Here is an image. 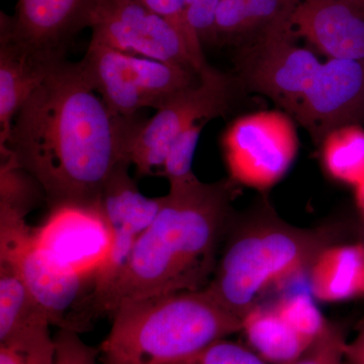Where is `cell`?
Returning <instances> with one entry per match:
<instances>
[{
    "mask_svg": "<svg viewBox=\"0 0 364 364\" xmlns=\"http://www.w3.org/2000/svg\"><path fill=\"white\" fill-rule=\"evenodd\" d=\"M346 345L343 330L328 324L305 353L291 364H344Z\"/></svg>",
    "mask_w": 364,
    "mask_h": 364,
    "instance_id": "d4e9b609",
    "label": "cell"
},
{
    "mask_svg": "<svg viewBox=\"0 0 364 364\" xmlns=\"http://www.w3.org/2000/svg\"><path fill=\"white\" fill-rule=\"evenodd\" d=\"M236 80L208 65L200 74L198 85L173 95L157 109L132 142L129 160L138 176L161 174L170 147L177 136L202 119L225 116L235 97Z\"/></svg>",
    "mask_w": 364,
    "mask_h": 364,
    "instance_id": "8992f818",
    "label": "cell"
},
{
    "mask_svg": "<svg viewBox=\"0 0 364 364\" xmlns=\"http://www.w3.org/2000/svg\"><path fill=\"white\" fill-rule=\"evenodd\" d=\"M0 262L16 273L44 306L52 325L69 328L72 314L90 294L91 284L55 267L40 250L25 215L0 205Z\"/></svg>",
    "mask_w": 364,
    "mask_h": 364,
    "instance_id": "ba28073f",
    "label": "cell"
},
{
    "mask_svg": "<svg viewBox=\"0 0 364 364\" xmlns=\"http://www.w3.org/2000/svg\"><path fill=\"white\" fill-rule=\"evenodd\" d=\"M102 0H18L16 16H0V39L49 61L66 59L72 38L91 28Z\"/></svg>",
    "mask_w": 364,
    "mask_h": 364,
    "instance_id": "4fadbf2b",
    "label": "cell"
},
{
    "mask_svg": "<svg viewBox=\"0 0 364 364\" xmlns=\"http://www.w3.org/2000/svg\"><path fill=\"white\" fill-rule=\"evenodd\" d=\"M91 30L93 42L200 75V67L178 31L139 0H102Z\"/></svg>",
    "mask_w": 364,
    "mask_h": 364,
    "instance_id": "30bf717a",
    "label": "cell"
},
{
    "mask_svg": "<svg viewBox=\"0 0 364 364\" xmlns=\"http://www.w3.org/2000/svg\"><path fill=\"white\" fill-rule=\"evenodd\" d=\"M81 63L95 92L112 112L124 117H135L144 107L161 109L173 95L200 82L195 71L93 41Z\"/></svg>",
    "mask_w": 364,
    "mask_h": 364,
    "instance_id": "5b68a950",
    "label": "cell"
},
{
    "mask_svg": "<svg viewBox=\"0 0 364 364\" xmlns=\"http://www.w3.org/2000/svg\"><path fill=\"white\" fill-rule=\"evenodd\" d=\"M100 346L105 364H178L195 360L210 345L242 332V318L207 289L121 304Z\"/></svg>",
    "mask_w": 364,
    "mask_h": 364,
    "instance_id": "3957f363",
    "label": "cell"
},
{
    "mask_svg": "<svg viewBox=\"0 0 364 364\" xmlns=\"http://www.w3.org/2000/svg\"><path fill=\"white\" fill-rule=\"evenodd\" d=\"M294 36L330 59L364 60V4L356 0H298L289 18Z\"/></svg>",
    "mask_w": 364,
    "mask_h": 364,
    "instance_id": "2e32d148",
    "label": "cell"
},
{
    "mask_svg": "<svg viewBox=\"0 0 364 364\" xmlns=\"http://www.w3.org/2000/svg\"><path fill=\"white\" fill-rule=\"evenodd\" d=\"M222 148L232 181L265 191L286 176L293 164L298 134L284 112H254L228 127Z\"/></svg>",
    "mask_w": 364,
    "mask_h": 364,
    "instance_id": "52a82bcc",
    "label": "cell"
},
{
    "mask_svg": "<svg viewBox=\"0 0 364 364\" xmlns=\"http://www.w3.org/2000/svg\"><path fill=\"white\" fill-rule=\"evenodd\" d=\"M196 364H267L258 354L223 339L210 345L195 359Z\"/></svg>",
    "mask_w": 364,
    "mask_h": 364,
    "instance_id": "83f0119b",
    "label": "cell"
},
{
    "mask_svg": "<svg viewBox=\"0 0 364 364\" xmlns=\"http://www.w3.org/2000/svg\"><path fill=\"white\" fill-rule=\"evenodd\" d=\"M0 364H28L20 354L0 346Z\"/></svg>",
    "mask_w": 364,
    "mask_h": 364,
    "instance_id": "f546056e",
    "label": "cell"
},
{
    "mask_svg": "<svg viewBox=\"0 0 364 364\" xmlns=\"http://www.w3.org/2000/svg\"><path fill=\"white\" fill-rule=\"evenodd\" d=\"M249 31L244 0H221L215 13L217 41L231 40Z\"/></svg>",
    "mask_w": 364,
    "mask_h": 364,
    "instance_id": "4316f807",
    "label": "cell"
},
{
    "mask_svg": "<svg viewBox=\"0 0 364 364\" xmlns=\"http://www.w3.org/2000/svg\"><path fill=\"white\" fill-rule=\"evenodd\" d=\"M356 1L361 2V4H364V0H356Z\"/></svg>",
    "mask_w": 364,
    "mask_h": 364,
    "instance_id": "d6a6232c",
    "label": "cell"
},
{
    "mask_svg": "<svg viewBox=\"0 0 364 364\" xmlns=\"http://www.w3.org/2000/svg\"><path fill=\"white\" fill-rule=\"evenodd\" d=\"M54 364H97L100 350L86 344L79 332L70 328H59L55 335Z\"/></svg>",
    "mask_w": 364,
    "mask_h": 364,
    "instance_id": "484cf974",
    "label": "cell"
},
{
    "mask_svg": "<svg viewBox=\"0 0 364 364\" xmlns=\"http://www.w3.org/2000/svg\"><path fill=\"white\" fill-rule=\"evenodd\" d=\"M57 62L14 41L0 39V149L6 147L21 107Z\"/></svg>",
    "mask_w": 364,
    "mask_h": 364,
    "instance_id": "e0dca14e",
    "label": "cell"
},
{
    "mask_svg": "<svg viewBox=\"0 0 364 364\" xmlns=\"http://www.w3.org/2000/svg\"><path fill=\"white\" fill-rule=\"evenodd\" d=\"M326 247L322 232L262 225L228 245L205 289L224 308L243 318L263 291L311 267Z\"/></svg>",
    "mask_w": 364,
    "mask_h": 364,
    "instance_id": "277c9868",
    "label": "cell"
},
{
    "mask_svg": "<svg viewBox=\"0 0 364 364\" xmlns=\"http://www.w3.org/2000/svg\"><path fill=\"white\" fill-rule=\"evenodd\" d=\"M33 233L38 247L55 267L87 280L92 289L112 248L111 229L100 205L50 208Z\"/></svg>",
    "mask_w": 364,
    "mask_h": 364,
    "instance_id": "8fae6325",
    "label": "cell"
},
{
    "mask_svg": "<svg viewBox=\"0 0 364 364\" xmlns=\"http://www.w3.org/2000/svg\"><path fill=\"white\" fill-rule=\"evenodd\" d=\"M291 114L317 142L337 129L364 123V60L321 63Z\"/></svg>",
    "mask_w": 364,
    "mask_h": 364,
    "instance_id": "7c38bea8",
    "label": "cell"
},
{
    "mask_svg": "<svg viewBox=\"0 0 364 364\" xmlns=\"http://www.w3.org/2000/svg\"><path fill=\"white\" fill-rule=\"evenodd\" d=\"M208 119H202L191 124L177 136L170 147L161 174L170 184L181 183L196 177L193 171V160L200 133Z\"/></svg>",
    "mask_w": 364,
    "mask_h": 364,
    "instance_id": "603a6c76",
    "label": "cell"
},
{
    "mask_svg": "<svg viewBox=\"0 0 364 364\" xmlns=\"http://www.w3.org/2000/svg\"><path fill=\"white\" fill-rule=\"evenodd\" d=\"M242 332L258 355L270 364H291L312 345L294 331L272 306L251 309L242 318Z\"/></svg>",
    "mask_w": 364,
    "mask_h": 364,
    "instance_id": "d6986e66",
    "label": "cell"
},
{
    "mask_svg": "<svg viewBox=\"0 0 364 364\" xmlns=\"http://www.w3.org/2000/svg\"><path fill=\"white\" fill-rule=\"evenodd\" d=\"M45 200L42 186L35 177L21 168L11 155H1L0 205L25 215Z\"/></svg>",
    "mask_w": 364,
    "mask_h": 364,
    "instance_id": "44dd1931",
    "label": "cell"
},
{
    "mask_svg": "<svg viewBox=\"0 0 364 364\" xmlns=\"http://www.w3.org/2000/svg\"><path fill=\"white\" fill-rule=\"evenodd\" d=\"M49 315L6 263L0 262V346L28 364H54L55 339Z\"/></svg>",
    "mask_w": 364,
    "mask_h": 364,
    "instance_id": "9a60e30c",
    "label": "cell"
},
{
    "mask_svg": "<svg viewBox=\"0 0 364 364\" xmlns=\"http://www.w3.org/2000/svg\"><path fill=\"white\" fill-rule=\"evenodd\" d=\"M345 360L349 364H364V324L353 341L347 342Z\"/></svg>",
    "mask_w": 364,
    "mask_h": 364,
    "instance_id": "f1b7e54d",
    "label": "cell"
},
{
    "mask_svg": "<svg viewBox=\"0 0 364 364\" xmlns=\"http://www.w3.org/2000/svg\"><path fill=\"white\" fill-rule=\"evenodd\" d=\"M155 14H159L174 28L186 40L200 72L208 66L203 56L202 43L189 26L186 16V0H139Z\"/></svg>",
    "mask_w": 364,
    "mask_h": 364,
    "instance_id": "cb8c5ba5",
    "label": "cell"
},
{
    "mask_svg": "<svg viewBox=\"0 0 364 364\" xmlns=\"http://www.w3.org/2000/svg\"><path fill=\"white\" fill-rule=\"evenodd\" d=\"M356 188V202H358V205L359 208H360L361 212L364 215V178L363 181L359 182Z\"/></svg>",
    "mask_w": 364,
    "mask_h": 364,
    "instance_id": "4dcf8cb0",
    "label": "cell"
},
{
    "mask_svg": "<svg viewBox=\"0 0 364 364\" xmlns=\"http://www.w3.org/2000/svg\"><path fill=\"white\" fill-rule=\"evenodd\" d=\"M313 296L325 303L346 301L364 293V247L327 246L311 265Z\"/></svg>",
    "mask_w": 364,
    "mask_h": 364,
    "instance_id": "ac0fdd59",
    "label": "cell"
},
{
    "mask_svg": "<svg viewBox=\"0 0 364 364\" xmlns=\"http://www.w3.org/2000/svg\"><path fill=\"white\" fill-rule=\"evenodd\" d=\"M144 122L112 112L81 61L63 59L21 107L0 152L37 179L50 208L98 205L112 173L130 162L132 142Z\"/></svg>",
    "mask_w": 364,
    "mask_h": 364,
    "instance_id": "6da1fadb",
    "label": "cell"
},
{
    "mask_svg": "<svg viewBox=\"0 0 364 364\" xmlns=\"http://www.w3.org/2000/svg\"><path fill=\"white\" fill-rule=\"evenodd\" d=\"M130 165V162H124L117 167L100 196L98 205L111 229L112 248L85 301L104 291L114 279L136 242L152 224L162 207L163 196L147 198L140 193L129 174Z\"/></svg>",
    "mask_w": 364,
    "mask_h": 364,
    "instance_id": "5bb4252c",
    "label": "cell"
},
{
    "mask_svg": "<svg viewBox=\"0 0 364 364\" xmlns=\"http://www.w3.org/2000/svg\"><path fill=\"white\" fill-rule=\"evenodd\" d=\"M298 0L265 28L264 35L242 64V80L249 90L272 98L293 114L312 83L321 63L310 50L294 42L289 18Z\"/></svg>",
    "mask_w": 364,
    "mask_h": 364,
    "instance_id": "9c48e42d",
    "label": "cell"
},
{
    "mask_svg": "<svg viewBox=\"0 0 364 364\" xmlns=\"http://www.w3.org/2000/svg\"><path fill=\"white\" fill-rule=\"evenodd\" d=\"M322 146V162L332 178L356 186L364 178V132L358 124L331 132Z\"/></svg>",
    "mask_w": 364,
    "mask_h": 364,
    "instance_id": "ffe728a7",
    "label": "cell"
},
{
    "mask_svg": "<svg viewBox=\"0 0 364 364\" xmlns=\"http://www.w3.org/2000/svg\"><path fill=\"white\" fill-rule=\"evenodd\" d=\"M233 193L228 181L203 183L195 177L170 184L159 213L121 272L74 313L79 329L98 316H112L124 301L205 289L215 272Z\"/></svg>",
    "mask_w": 364,
    "mask_h": 364,
    "instance_id": "7a4b0ae2",
    "label": "cell"
},
{
    "mask_svg": "<svg viewBox=\"0 0 364 364\" xmlns=\"http://www.w3.org/2000/svg\"><path fill=\"white\" fill-rule=\"evenodd\" d=\"M272 308L294 331L312 343L329 324L312 298L306 294L284 296Z\"/></svg>",
    "mask_w": 364,
    "mask_h": 364,
    "instance_id": "7402d4cb",
    "label": "cell"
},
{
    "mask_svg": "<svg viewBox=\"0 0 364 364\" xmlns=\"http://www.w3.org/2000/svg\"><path fill=\"white\" fill-rule=\"evenodd\" d=\"M178 364H196L195 360L193 361H188V363H182Z\"/></svg>",
    "mask_w": 364,
    "mask_h": 364,
    "instance_id": "1f68e13d",
    "label": "cell"
}]
</instances>
